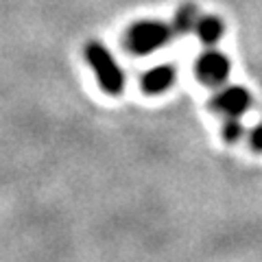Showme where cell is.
Returning a JSON list of instances; mask_svg holds the SVG:
<instances>
[{
	"mask_svg": "<svg viewBox=\"0 0 262 262\" xmlns=\"http://www.w3.org/2000/svg\"><path fill=\"white\" fill-rule=\"evenodd\" d=\"M83 59H85V63L90 66V68H92L96 83L105 94L120 96L122 92H125L127 77H125V72H122V68L118 66L116 57L112 55V51L103 42H98V39H90V42H85Z\"/></svg>",
	"mask_w": 262,
	"mask_h": 262,
	"instance_id": "6da1fadb",
	"label": "cell"
},
{
	"mask_svg": "<svg viewBox=\"0 0 262 262\" xmlns=\"http://www.w3.org/2000/svg\"><path fill=\"white\" fill-rule=\"evenodd\" d=\"M175 37L173 29L164 20H138L125 31L122 46L134 57H146L166 46Z\"/></svg>",
	"mask_w": 262,
	"mask_h": 262,
	"instance_id": "7a4b0ae2",
	"label": "cell"
},
{
	"mask_svg": "<svg viewBox=\"0 0 262 262\" xmlns=\"http://www.w3.org/2000/svg\"><path fill=\"white\" fill-rule=\"evenodd\" d=\"M229 72H232V61L225 53H221L219 48H206L194 61V77L199 79V83L206 88H221L227 83Z\"/></svg>",
	"mask_w": 262,
	"mask_h": 262,
	"instance_id": "3957f363",
	"label": "cell"
},
{
	"mask_svg": "<svg viewBox=\"0 0 262 262\" xmlns=\"http://www.w3.org/2000/svg\"><path fill=\"white\" fill-rule=\"evenodd\" d=\"M251 105L253 96L245 85H221L208 101V107L223 118H241L251 110Z\"/></svg>",
	"mask_w": 262,
	"mask_h": 262,
	"instance_id": "277c9868",
	"label": "cell"
},
{
	"mask_svg": "<svg viewBox=\"0 0 262 262\" xmlns=\"http://www.w3.org/2000/svg\"><path fill=\"white\" fill-rule=\"evenodd\" d=\"M177 81V66L173 63H160L153 66L140 77V90L149 96H158L168 92Z\"/></svg>",
	"mask_w": 262,
	"mask_h": 262,
	"instance_id": "5b68a950",
	"label": "cell"
},
{
	"mask_svg": "<svg viewBox=\"0 0 262 262\" xmlns=\"http://www.w3.org/2000/svg\"><path fill=\"white\" fill-rule=\"evenodd\" d=\"M225 33V22L219 18L214 13H201L199 20H196V27H194V35L199 37V42L203 46H216L221 42Z\"/></svg>",
	"mask_w": 262,
	"mask_h": 262,
	"instance_id": "8992f818",
	"label": "cell"
},
{
	"mask_svg": "<svg viewBox=\"0 0 262 262\" xmlns=\"http://www.w3.org/2000/svg\"><path fill=\"white\" fill-rule=\"evenodd\" d=\"M199 7L192 5V3H184L179 5L175 9V15H173V22H170V29H173L175 37H182V35H188L192 33L194 27H196V20H199Z\"/></svg>",
	"mask_w": 262,
	"mask_h": 262,
	"instance_id": "52a82bcc",
	"label": "cell"
},
{
	"mask_svg": "<svg viewBox=\"0 0 262 262\" xmlns=\"http://www.w3.org/2000/svg\"><path fill=\"white\" fill-rule=\"evenodd\" d=\"M221 136H223V142L227 144H236L245 138V127L241 118H225L223 127H221Z\"/></svg>",
	"mask_w": 262,
	"mask_h": 262,
	"instance_id": "ba28073f",
	"label": "cell"
},
{
	"mask_svg": "<svg viewBox=\"0 0 262 262\" xmlns=\"http://www.w3.org/2000/svg\"><path fill=\"white\" fill-rule=\"evenodd\" d=\"M247 144L253 153H262V122H258L247 134Z\"/></svg>",
	"mask_w": 262,
	"mask_h": 262,
	"instance_id": "9c48e42d",
	"label": "cell"
}]
</instances>
